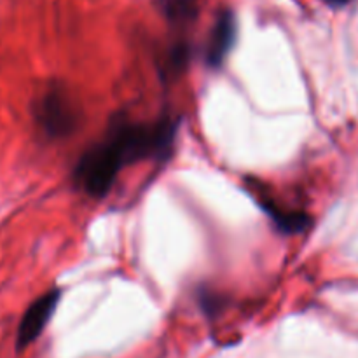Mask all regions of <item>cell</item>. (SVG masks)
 Returning a JSON list of instances; mask_svg holds the SVG:
<instances>
[{"instance_id": "8992f818", "label": "cell", "mask_w": 358, "mask_h": 358, "mask_svg": "<svg viewBox=\"0 0 358 358\" xmlns=\"http://www.w3.org/2000/svg\"><path fill=\"white\" fill-rule=\"evenodd\" d=\"M157 9L173 27H185L198 17V0H156Z\"/></svg>"}, {"instance_id": "3957f363", "label": "cell", "mask_w": 358, "mask_h": 358, "mask_svg": "<svg viewBox=\"0 0 358 358\" xmlns=\"http://www.w3.org/2000/svg\"><path fill=\"white\" fill-rule=\"evenodd\" d=\"M59 297H62V292L58 289H51L49 292L42 294L38 299H35L28 306L23 318H21L20 327H17V350L27 348L28 345H31L42 334L45 325L51 320L56 306H58Z\"/></svg>"}, {"instance_id": "ba28073f", "label": "cell", "mask_w": 358, "mask_h": 358, "mask_svg": "<svg viewBox=\"0 0 358 358\" xmlns=\"http://www.w3.org/2000/svg\"><path fill=\"white\" fill-rule=\"evenodd\" d=\"M322 2L327 3V6H331V7H336V9H338V7H345L346 3L350 2V0H322Z\"/></svg>"}, {"instance_id": "5b68a950", "label": "cell", "mask_w": 358, "mask_h": 358, "mask_svg": "<svg viewBox=\"0 0 358 358\" xmlns=\"http://www.w3.org/2000/svg\"><path fill=\"white\" fill-rule=\"evenodd\" d=\"M252 192L255 194L257 205L261 206L262 212L271 219V222L275 224L276 229H278L280 233L299 234L308 231V227L311 226L310 213L301 212V210L287 208L285 205L276 201L275 198H269L264 191H255V189H252Z\"/></svg>"}, {"instance_id": "277c9868", "label": "cell", "mask_w": 358, "mask_h": 358, "mask_svg": "<svg viewBox=\"0 0 358 358\" xmlns=\"http://www.w3.org/2000/svg\"><path fill=\"white\" fill-rule=\"evenodd\" d=\"M236 42V17L231 10H220L210 31L206 44V63L210 69H220Z\"/></svg>"}, {"instance_id": "6da1fadb", "label": "cell", "mask_w": 358, "mask_h": 358, "mask_svg": "<svg viewBox=\"0 0 358 358\" xmlns=\"http://www.w3.org/2000/svg\"><path fill=\"white\" fill-rule=\"evenodd\" d=\"M178 119L164 115L157 121H131L126 115L112 119L103 138L110 143L124 166L138 161H163L173 152Z\"/></svg>"}, {"instance_id": "7a4b0ae2", "label": "cell", "mask_w": 358, "mask_h": 358, "mask_svg": "<svg viewBox=\"0 0 358 358\" xmlns=\"http://www.w3.org/2000/svg\"><path fill=\"white\" fill-rule=\"evenodd\" d=\"M34 115L41 131L49 140L66 138L80 122L79 105L63 84L56 83L38 96Z\"/></svg>"}, {"instance_id": "52a82bcc", "label": "cell", "mask_w": 358, "mask_h": 358, "mask_svg": "<svg viewBox=\"0 0 358 358\" xmlns=\"http://www.w3.org/2000/svg\"><path fill=\"white\" fill-rule=\"evenodd\" d=\"M192 49L187 42L178 41L173 45H170L164 55V59L161 62V70H163V77L170 79V77H177L182 70L187 66L189 59H191Z\"/></svg>"}]
</instances>
